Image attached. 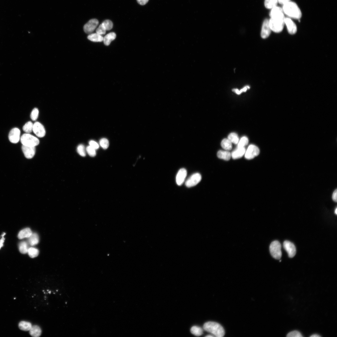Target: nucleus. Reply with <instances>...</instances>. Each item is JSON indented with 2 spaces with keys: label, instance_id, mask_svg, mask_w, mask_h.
I'll list each match as a JSON object with an SVG mask.
<instances>
[{
  "label": "nucleus",
  "instance_id": "obj_1",
  "mask_svg": "<svg viewBox=\"0 0 337 337\" xmlns=\"http://www.w3.org/2000/svg\"><path fill=\"white\" fill-rule=\"evenodd\" d=\"M282 10L286 15L295 19H299L301 17V11L298 5L295 2L290 1L283 5Z\"/></svg>",
  "mask_w": 337,
  "mask_h": 337
},
{
  "label": "nucleus",
  "instance_id": "obj_2",
  "mask_svg": "<svg viewBox=\"0 0 337 337\" xmlns=\"http://www.w3.org/2000/svg\"><path fill=\"white\" fill-rule=\"evenodd\" d=\"M203 329L217 337H222L225 335V331L219 324L213 321L207 322L203 325Z\"/></svg>",
  "mask_w": 337,
  "mask_h": 337
},
{
  "label": "nucleus",
  "instance_id": "obj_3",
  "mask_svg": "<svg viewBox=\"0 0 337 337\" xmlns=\"http://www.w3.org/2000/svg\"><path fill=\"white\" fill-rule=\"evenodd\" d=\"M285 18H271L269 24L271 31L276 33L281 32L285 25Z\"/></svg>",
  "mask_w": 337,
  "mask_h": 337
},
{
  "label": "nucleus",
  "instance_id": "obj_4",
  "mask_svg": "<svg viewBox=\"0 0 337 337\" xmlns=\"http://www.w3.org/2000/svg\"><path fill=\"white\" fill-rule=\"evenodd\" d=\"M20 140L22 145L27 146L35 147L39 143V141L37 138L29 133L22 134Z\"/></svg>",
  "mask_w": 337,
  "mask_h": 337
},
{
  "label": "nucleus",
  "instance_id": "obj_5",
  "mask_svg": "<svg viewBox=\"0 0 337 337\" xmlns=\"http://www.w3.org/2000/svg\"><path fill=\"white\" fill-rule=\"evenodd\" d=\"M281 249V244L278 241H274L271 243L269 247L270 251L274 258L276 259L281 258L282 255Z\"/></svg>",
  "mask_w": 337,
  "mask_h": 337
},
{
  "label": "nucleus",
  "instance_id": "obj_6",
  "mask_svg": "<svg viewBox=\"0 0 337 337\" xmlns=\"http://www.w3.org/2000/svg\"><path fill=\"white\" fill-rule=\"evenodd\" d=\"M201 176L198 173L192 174L186 181L185 185L189 188L194 186L197 184L201 180Z\"/></svg>",
  "mask_w": 337,
  "mask_h": 337
},
{
  "label": "nucleus",
  "instance_id": "obj_7",
  "mask_svg": "<svg viewBox=\"0 0 337 337\" xmlns=\"http://www.w3.org/2000/svg\"><path fill=\"white\" fill-rule=\"evenodd\" d=\"M259 149L256 146L251 144L250 145L245 153V158L247 159H253L259 154Z\"/></svg>",
  "mask_w": 337,
  "mask_h": 337
},
{
  "label": "nucleus",
  "instance_id": "obj_8",
  "mask_svg": "<svg viewBox=\"0 0 337 337\" xmlns=\"http://www.w3.org/2000/svg\"><path fill=\"white\" fill-rule=\"evenodd\" d=\"M99 24V21L96 19H92L90 20L84 26V30L87 34H91Z\"/></svg>",
  "mask_w": 337,
  "mask_h": 337
},
{
  "label": "nucleus",
  "instance_id": "obj_9",
  "mask_svg": "<svg viewBox=\"0 0 337 337\" xmlns=\"http://www.w3.org/2000/svg\"><path fill=\"white\" fill-rule=\"evenodd\" d=\"M20 131L19 129L14 128L12 129L9 132L8 139L12 143L16 144L19 141L20 137Z\"/></svg>",
  "mask_w": 337,
  "mask_h": 337
},
{
  "label": "nucleus",
  "instance_id": "obj_10",
  "mask_svg": "<svg viewBox=\"0 0 337 337\" xmlns=\"http://www.w3.org/2000/svg\"><path fill=\"white\" fill-rule=\"evenodd\" d=\"M32 131L39 137H43L46 134V131L44 126L38 122H36L33 124Z\"/></svg>",
  "mask_w": 337,
  "mask_h": 337
},
{
  "label": "nucleus",
  "instance_id": "obj_11",
  "mask_svg": "<svg viewBox=\"0 0 337 337\" xmlns=\"http://www.w3.org/2000/svg\"><path fill=\"white\" fill-rule=\"evenodd\" d=\"M283 246L289 257L292 258L295 256L296 252V248L292 243L288 241H285L283 243Z\"/></svg>",
  "mask_w": 337,
  "mask_h": 337
},
{
  "label": "nucleus",
  "instance_id": "obj_12",
  "mask_svg": "<svg viewBox=\"0 0 337 337\" xmlns=\"http://www.w3.org/2000/svg\"><path fill=\"white\" fill-rule=\"evenodd\" d=\"M271 30L269 24V20L265 19L263 23L261 32V36L262 38L266 39L270 35Z\"/></svg>",
  "mask_w": 337,
  "mask_h": 337
},
{
  "label": "nucleus",
  "instance_id": "obj_13",
  "mask_svg": "<svg viewBox=\"0 0 337 337\" xmlns=\"http://www.w3.org/2000/svg\"><path fill=\"white\" fill-rule=\"evenodd\" d=\"M284 22L289 33L293 35L296 33L297 30L296 26L291 19L288 17L285 18Z\"/></svg>",
  "mask_w": 337,
  "mask_h": 337
},
{
  "label": "nucleus",
  "instance_id": "obj_14",
  "mask_svg": "<svg viewBox=\"0 0 337 337\" xmlns=\"http://www.w3.org/2000/svg\"><path fill=\"white\" fill-rule=\"evenodd\" d=\"M22 149L25 156L28 159L32 158L35 154V147L27 146L22 145Z\"/></svg>",
  "mask_w": 337,
  "mask_h": 337
},
{
  "label": "nucleus",
  "instance_id": "obj_15",
  "mask_svg": "<svg viewBox=\"0 0 337 337\" xmlns=\"http://www.w3.org/2000/svg\"><path fill=\"white\" fill-rule=\"evenodd\" d=\"M187 175V171L184 168H182L178 171L176 178L177 184L179 186L182 185L184 182Z\"/></svg>",
  "mask_w": 337,
  "mask_h": 337
},
{
  "label": "nucleus",
  "instance_id": "obj_16",
  "mask_svg": "<svg viewBox=\"0 0 337 337\" xmlns=\"http://www.w3.org/2000/svg\"><path fill=\"white\" fill-rule=\"evenodd\" d=\"M271 18H285L282 9L277 6L271 9L270 13Z\"/></svg>",
  "mask_w": 337,
  "mask_h": 337
},
{
  "label": "nucleus",
  "instance_id": "obj_17",
  "mask_svg": "<svg viewBox=\"0 0 337 337\" xmlns=\"http://www.w3.org/2000/svg\"><path fill=\"white\" fill-rule=\"evenodd\" d=\"M246 149L244 147H237L231 154V156L234 159H239L245 154Z\"/></svg>",
  "mask_w": 337,
  "mask_h": 337
},
{
  "label": "nucleus",
  "instance_id": "obj_18",
  "mask_svg": "<svg viewBox=\"0 0 337 337\" xmlns=\"http://www.w3.org/2000/svg\"><path fill=\"white\" fill-rule=\"evenodd\" d=\"M32 233L29 228H25L21 230L18 235V237L20 239L29 237Z\"/></svg>",
  "mask_w": 337,
  "mask_h": 337
},
{
  "label": "nucleus",
  "instance_id": "obj_19",
  "mask_svg": "<svg viewBox=\"0 0 337 337\" xmlns=\"http://www.w3.org/2000/svg\"><path fill=\"white\" fill-rule=\"evenodd\" d=\"M29 331L30 335L33 337H38L40 336L41 335L42 332L40 327L36 325L32 326Z\"/></svg>",
  "mask_w": 337,
  "mask_h": 337
},
{
  "label": "nucleus",
  "instance_id": "obj_20",
  "mask_svg": "<svg viewBox=\"0 0 337 337\" xmlns=\"http://www.w3.org/2000/svg\"><path fill=\"white\" fill-rule=\"evenodd\" d=\"M39 242V237L38 234L36 233H32L31 235L27 238V242L28 245L31 246L37 244Z\"/></svg>",
  "mask_w": 337,
  "mask_h": 337
},
{
  "label": "nucleus",
  "instance_id": "obj_21",
  "mask_svg": "<svg viewBox=\"0 0 337 337\" xmlns=\"http://www.w3.org/2000/svg\"><path fill=\"white\" fill-rule=\"evenodd\" d=\"M116 37V34L114 32L108 34L103 37V41L104 44L106 46L109 45L111 41L114 40Z\"/></svg>",
  "mask_w": 337,
  "mask_h": 337
},
{
  "label": "nucleus",
  "instance_id": "obj_22",
  "mask_svg": "<svg viewBox=\"0 0 337 337\" xmlns=\"http://www.w3.org/2000/svg\"><path fill=\"white\" fill-rule=\"evenodd\" d=\"M217 154L218 158L226 160H229L231 156V153L227 151L219 150Z\"/></svg>",
  "mask_w": 337,
  "mask_h": 337
},
{
  "label": "nucleus",
  "instance_id": "obj_23",
  "mask_svg": "<svg viewBox=\"0 0 337 337\" xmlns=\"http://www.w3.org/2000/svg\"><path fill=\"white\" fill-rule=\"evenodd\" d=\"M87 38L92 42H98L103 41V37L101 35L96 33L90 34L88 36Z\"/></svg>",
  "mask_w": 337,
  "mask_h": 337
},
{
  "label": "nucleus",
  "instance_id": "obj_24",
  "mask_svg": "<svg viewBox=\"0 0 337 337\" xmlns=\"http://www.w3.org/2000/svg\"><path fill=\"white\" fill-rule=\"evenodd\" d=\"M32 326L30 322L25 321H21L18 324L19 329L21 330L25 331L29 330Z\"/></svg>",
  "mask_w": 337,
  "mask_h": 337
},
{
  "label": "nucleus",
  "instance_id": "obj_25",
  "mask_svg": "<svg viewBox=\"0 0 337 337\" xmlns=\"http://www.w3.org/2000/svg\"><path fill=\"white\" fill-rule=\"evenodd\" d=\"M221 144L222 147L226 150H231L232 148V143L228 139H223Z\"/></svg>",
  "mask_w": 337,
  "mask_h": 337
},
{
  "label": "nucleus",
  "instance_id": "obj_26",
  "mask_svg": "<svg viewBox=\"0 0 337 337\" xmlns=\"http://www.w3.org/2000/svg\"><path fill=\"white\" fill-rule=\"evenodd\" d=\"M28 243L25 241H22L19 244V249L20 252L23 254L27 253L28 249Z\"/></svg>",
  "mask_w": 337,
  "mask_h": 337
},
{
  "label": "nucleus",
  "instance_id": "obj_27",
  "mask_svg": "<svg viewBox=\"0 0 337 337\" xmlns=\"http://www.w3.org/2000/svg\"><path fill=\"white\" fill-rule=\"evenodd\" d=\"M190 331L193 334L196 336H200L203 333L202 329L197 326L192 327L190 329Z\"/></svg>",
  "mask_w": 337,
  "mask_h": 337
},
{
  "label": "nucleus",
  "instance_id": "obj_28",
  "mask_svg": "<svg viewBox=\"0 0 337 337\" xmlns=\"http://www.w3.org/2000/svg\"><path fill=\"white\" fill-rule=\"evenodd\" d=\"M278 0H265V6L267 9H272L276 6Z\"/></svg>",
  "mask_w": 337,
  "mask_h": 337
},
{
  "label": "nucleus",
  "instance_id": "obj_29",
  "mask_svg": "<svg viewBox=\"0 0 337 337\" xmlns=\"http://www.w3.org/2000/svg\"><path fill=\"white\" fill-rule=\"evenodd\" d=\"M27 253L30 257L34 258L37 256L39 253L38 249L33 247L29 248Z\"/></svg>",
  "mask_w": 337,
  "mask_h": 337
},
{
  "label": "nucleus",
  "instance_id": "obj_30",
  "mask_svg": "<svg viewBox=\"0 0 337 337\" xmlns=\"http://www.w3.org/2000/svg\"><path fill=\"white\" fill-rule=\"evenodd\" d=\"M33 124L30 121L27 122L23 126V130L27 133H31L33 130Z\"/></svg>",
  "mask_w": 337,
  "mask_h": 337
},
{
  "label": "nucleus",
  "instance_id": "obj_31",
  "mask_svg": "<svg viewBox=\"0 0 337 337\" xmlns=\"http://www.w3.org/2000/svg\"><path fill=\"white\" fill-rule=\"evenodd\" d=\"M228 139L232 143L237 144L239 140V138L237 134L235 133H230L228 136Z\"/></svg>",
  "mask_w": 337,
  "mask_h": 337
},
{
  "label": "nucleus",
  "instance_id": "obj_32",
  "mask_svg": "<svg viewBox=\"0 0 337 337\" xmlns=\"http://www.w3.org/2000/svg\"><path fill=\"white\" fill-rule=\"evenodd\" d=\"M105 27L106 31L110 30L113 27V24L111 21L106 20L102 23Z\"/></svg>",
  "mask_w": 337,
  "mask_h": 337
},
{
  "label": "nucleus",
  "instance_id": "obj_33",
  "mask_svg": "<svg viewBox=\"0 0 337 337\" xmlns=\"http://www.w3.org/2000/svg\"><path fill=\"white\" fill-rule=\"evenodd\" d=\"M100 146L104 149H106L109 147V142L107 139L103 138L100 140Z\"/></svg>",
  "mask_w": 337,
  "mask_h": 337
},
{
  "label": "nucleus",
  "instance_id": "obj_34",
  "mask_svg": "<svg viewBox=\"0 0 337 337\" xmlns=\"http://www.w3.org/2000/svg\"><path fill=\"white\" fill-rule=\"evenodd\" d=\"M77 152L81 156L85 157L86 155L85 148L84 145L81 144L77 147Z\"/></svg>",
  "mask_w": 337,
  "mask_h": 337
},
{
  "label": "nucleus",
  "instance_id": "obj_35",
  "mask_svg": "<svg viewBox=\"0 0 337 337\" xmlns=\"http://www.w3.org/2000/svg\"><path fill=\"white\" fill-rule=\"evenodd\" d=\"M39 114V110L37 108H34L31 112L30 117L31 119L33 120H36L38 118Z\"/></svg>",
  "mask_w": 337,
  "mask_h": 337
},
{
  "label": "nucleus",
  "instance_id": "obj_36",
  "mask_svg": "<svg viewBox=\"0 0 337 337\" xmlns=\"http://www.w3.org/2000/svg\"><path fill=\"white\" fill-rule=\"evenodd\" d=\"M248 138L246 136L243 137L241 139L238 144V147H244L245 146L248 144Z\"/></svg>",
  "mask_w": 337,
  "mask_h": 337
},
{
  "label": "nucleus",
  "instance_id": "obj_37",
  "mask_svg": "<svg viewBox=\"0 0 337 337\" xmlns=\"http://www.w3.org/2000/svg\"><path fill=\"white\" fill-rule=\"evenodd\" d=\"M288 337H302L301 333L298 331L294 330L289 332L286 335Z\"/></svg>",
  "mask_w": 337,
  "mask_h": 337
},
{
  "label": "nucleus",
  "instance_id": "obj_38",
  "mask_svg": "<svg viewBox=\"0 0 337 337\" xmlns=\"http://www.w3.org/2000/svg\"><path fill=\"white\" fill-rule=\"evenodd\" d=\"M86 151L88 154L91 157H94L96 154L95 149L90 145L86 147Z\"/></svg>",
  "mask_w": 337,
  "mask_h": 337
},
{
  "label": "nucleus",
  "instance_id": "obj_39",
  "mask_svg": "<svg viewBox=\"0 0 337 337\" xmlns=\"http://www.w3.org/2000/svg\"><path fill=\"white\" fill-rule=\"evenodd\" d=\"M106 30L103 24H100L96 30V33L101 35L105 34L106 33Z\"/></svg>",
  "mask_w": 337,
  "mask_h": 337
},
{
  "label": "nucleus",
  "instance_id": "obj_40",
  "mask_svg": "<svg viewBox=\"0 0 337 337\" xmlns=\"http://www.w3.org/2000/svg\"><path fill=\"white\" fill-rule=\"evenodd\" d=\"M250 88V87L249 86L246 85L240 90L237 89H233L232 90L237 94L240 95L243 92H246L247 89H249Z\"/></svg>",
  "mask_w": 337,
  "mask_h": 337
},
{
  "label": "nucleus",
  "instance_id": "obj_41",
  "mask_svg": "<svg viewBox=\"0 0 337 337\" xmlns=\"http://www.w3.org/2000/svg\"><path fill=\"white\" fill-rule=\"evenodd\" d=\"M89 145L95 149H98L99 147L98 144L95 141L91 140L89 142Z\"/></svg>",
  "mask_w": 337,
  "mask_h": 337
},
{
  "label": "nucleus",
  "instance_id": "obj_42",
  "mask_svg": "<svg viewBox=\"0 0 337 337\" xmlns=\"http://www.w3.org/2000/svg\"><path fill=\"white\" fill-rule=\"evenodd\" d=\"M5 233H3L2 235V238L0 240V249L3 246V243L4 242L5 238H4V236L5 235Z\"/></svg>",
  "mask_w": 337,
  "mask_h": 337
},
{
  "label": "nucleus",
  "instance_id": "obj_43",
  "mask_svg": "<svg viewBox=\"0 0 337 337\" xmlns=\"http://www.w3.org/2000/svg\"><path fill=\"white\" fill-rule=\"evenodd\" d=\"M337 189H336L334 191V192H333V193L332 196V198L333 200L335 202H337Z\"/></svg>",
  "mask_w": 337,
  "mask_h": 337
},
{
  "label": "nucleus",
  "instance_id": "obj_44",
  "mask_svg": "<svg viewBox=\"0 0 337 337\" xmlns=\"http://www.w3.org/2000/svg\"><path fill=\"white\" fill-rule=\"evenodd\" d=\"M149 0H137V2L139 4L143 5L146 4Z\"/></svg>",
  "mask_w": 337,
  "mask_h": 337
},
{
  "label": "nucleus",
  "instance_id": "obj_45",
  "mask_svg": "<svg viewBox=\"0 0 337 337\" xmlns=\"http://www.w3.org/2000/svg\"><path fill=\"white\" fill-rule=\"evenodd\" d=\"M290 0H278V2L281 4L284 5L289 2Z\"/></svg>",
  "mask_w": 337,
  "mask_h": 337
},
{
  "label": "nucleus",
  "instance_id": "obj_46",
  "mask_svg": "<svg viewBox=\"0 0 337 337\" xmlns=\"http://www.w3.org/2000/svg\"><path fill=\"white\" fill-rule=\"evenodd\" d=\"M310 337H321L320 335L318 334H315L311 335L310 336Z\"/></svg>",
  "mask_w": 337,
  "mask_h": 337
},
{
  "label": "nucleus",
  "instance_id": "obj_47",
  "mask_svg": "<svg viewBox=\"0 0 337 337\" xmlns=\"http://www.w3.org/2000/svg\"><path fill=\"white\" fill-rule=\"evenodd\" d=\"M337 208H335V214H337Z\"/></svg>",
  "mask_w": 337,
  "mask_h": 337
},
{
  "label": "nucleus",
  "instance_id": "obj_48",
  "mask_svg": "<svg viewBox=\"0 0 337 337\" xmlns=\"http://www.w3.org/2000/svg\"><path fill=\"white\" fill-rule=\"evenodd\" d=\"M213 336H213V335H207V336H206V337H213Z\"/></svg>",
  "mask_w": 337,
  "mask_h": 337
}]
</instances>
